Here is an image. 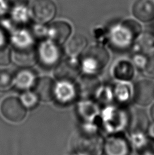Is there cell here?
Segmentation results:
<instances>
[{"mask_svg":"<svg viewBox=\"0 0 154 155\" xmlns=\"http://www.w3.org/2000/svg\"><path fill=\"white\" fill-rule=\"evenodd\" d=\"M80 99H93L98 88L102 84L98 76L82 74L77 80Z\"/></svg>","mask_w":154,"mask_h":155,"instance_id":"14","label":"cell"},{"mask_svg":"<svg viewBox=\"0 0 154 155\" xmlns=\"http://www.w3.org/2000/svg\"><path fill=\"white\" fill-rule=\"evenodd\" d=\"M150 124V118L145 110L130 106V118L126 129V134L130 139L147 135Z\"/></svg>","mask_w":154,"mask_h":155,"instance_id":"7","label":"cell"},{"mask_svg":"<svg viewBox=\"0 0 154 155\" xmlns=\"http://www.w3.org/2000/svg\"><path fill=\"white\" fill-rule=\"evenodd\" d=\"M147 135H149L150 137H154V122L151 123L149 128H148V130H147Z\"/></svg>","mask_w":154,"mask_h":155,"instance_id":"33","label":"cell"},{"mask_svg":"<svg viewBox=\"0 0 154 155\" xmlns=\"http://www.w3.org/2000/svg\"><path fill=\"white\" fill-rule=\"evenodd\" d=\"M37 80L35 71L29 68H23L14 76L13 86L20 91H29L34 88Z\"/></svg>","mask_w":154,"mask_h":155,"instance_id":"17","label":"cell"},{"mask_svg":"<svg viewBox=\"0 0 154 155\" xmlns=\"http://www.w3.org/2000/svg\"><path fill=\"white\" fill-rule=\"evenodd\" d=\"M81 74L78 58L67 57L54 68V75L57 80L75 82Z\"/></svg>","mask_w":154,"mask_h":155,"instance_id":"11","label":"cell"},{"mask_svg":"<svg viewBox=\"0 0 154 155\" xmlns=\"http://www.w3.org/2000/svg\"><path fill=\"white\" fill-rule=\"evenodd\" d=\"M70 25L64 21H58L52 23L47 29V35L49 40L59 45L64 44L71 34Z\"/></svg>","mask_w":154,"mask_h":155,"instance_id":"18","label":"cell"},{"mask_svg":"<svg viewBox=\"0 0 154 155\" xmlns=\"http://www.w3.org/2000/svg\"><path fill=\"white\" fill-rule=\"evenodd\" d=\"M73 155H75V154H73Z\"/></svg>","mask_w":154,"mask_h":155,"instance_id":"35","label":"cell"},{"mask_svg":"<svg viewBox=\"0 0 154 155\" xmlns=\"http://www.w3.org/2000/svg\"><path fill=\"white\" fill-rule=\"evenodd\" d=\"M149 116L153 122H154V101L151 105L150 109H149Z\"/></svg>","mask_w":154,"mask_h":155,"instance_id":"34","label":"cell"},{"mask_svg":"<svg viewBox=\"0 0 154 155\" xmlns=\"http://www.w3.org/2000/svg\"><path fill=\"white\" fill-rule=\"evenodd\" d=\"M20 100L26 109H32L37 106L40 99L34 91L29 90L24 91Z\"/></svg>","mask_w":154,"mask_h":155,"instance_id":"26","label":"cell"},{"mask_svg":"<svg viewBox=\"0 0 154 155\" xmlns=\"http://www.w3.org/2000/svg\"><path fill=\"white\" fill-rule=\"evenodd\" d=\"M133 13L135 17L143 22L154 19V0H136L133 5Z\"/></svg>","mask_w":154,"mask_h":155,"instance_id":"20","label":"cell"},{"mask_svg":"<svg viewBox=\"0 0 154 155\" xmlns=\"http://www.w3.org/2000/svg\"><path fill=\"white\" fill-rule=\"evenodd\" d=\"M148 57L149 56L142 53V52H134L130 61L133 63L136 70H137L140 71H143L147 64Z\"/></svg>","mask_w":154,"mask_h":155,"instance_id":"27","label":"cell"},{"mask_svg":"<svg viewBox=\"0 0 154 155\" xmlns=\"http://www.w3.org/2000/svg\"><path fill=\"white\" fill-rule=\"evenodd\" d=\"M56 12V5L52 0H35L33 4V16L39 23L43 24L50 21Z\"/></svg>","mask_w":154,"mask_h":155,"instance_id":"13","label":"cell"},{"mask_svg":"<svg viewBox=\"0 0 154 155\" xmlns=\"http://www.w3.org/2000/svg\"><path fill=\"white\" fill-rule=\"evenodd\" d=\"M104 136L97 127L79 124L71 139L75 155H104Z\"/></svg>","mask_w":154,"mask_h":155,"instance_id":"1","label":"cell"},{"mask_svg":"<svg viewBox=\"0 0 154 155\" xmlns=\"http://www.w3.org/2000/svg\"><path fill=\"white\" fill-rule=\"evenodd\" d=\"M5 43H6V38L4 32L0 30V48L5 46Z\"/></svg>","mask_w":154,"mask_h":155,"instance_id":"32","label":"cell"},{"mask_svg":"<svg viewBox=\"0 0 154 155\" xmlns=\"http://www.w3.org/2000/svg\"><path fill=\"white\" fill-rule=\"evenodd\" d=\"M75 112L79 124L97 127L98 129V123L102 107L93 99H79L75 104Z\"/></svg>","mask_w":154,"mask_h":155,"instance_id":"5","label":"cell"},{"mask_svg":"<svg viewBox=\"0 0 154 155\" xmlns=\"http://www.w3.org/2000/svg\"><path fill=\"white\" fill-rule=\"evenodd\" d=\"M12 61V53L10 50L5 46L0 48V66L10 64Z\"/></svg>","mask_w":154,"mask_h":155,"instance_id":"29","label":"cell"},{"mask_svg":"<svg viewBox=\"0 0 154 155\" xmlns=\"http://www.w3.org/2000/svg\"><path fill=\"white\" fill-rule=\"evenodd\" d=\"M37 59L46 68H55L63 59V51L60 45L50 40L42 41L36 51Z\"/></svg>","mask_w":154,"mask_h":155,"instance_id":"8","label":"cell"},{"mask_svg":"<svg viewBox=\"0 0 154 155\" xmlns=\"http://www.w3.org/2000/svg\"><path fill=\"white\" fill-rule=\"evenodd\" d=\"M134 148L130 137L125 132L104 136V155H133Z\"/></svg>","mask_w":154,"mask_h":155,"instance_id":"6","label":"cell"},{"mask_svg":"<svg viewBox=\"0 0 154 155\" xmlns=\"http://www.w3.org/2000/svg\"><path fill=\"white\" fill-rule=\"evenodd\" d=\"M12 58L16 65L23 68H29L37 61L36 51L33 48L25 50H16L13 52Z\"/></svg>","mask_w":154,"mask_h":155,"instance_id":"23","label":"cell"},{"mask_svg":"<svg viewBox=\"0 0 154 155\" xmlns=\"http://www.w3.org/2000/svg\"><path fill=\"white\" fill-rule=\"evenodd\" d=\"M14 76L10 71L0 69V90H5L13 86Z\"/></svg>","mask_w":154,"mask_h":155,"instance_id":"28","label":"cell"},{"mask_svg":"<svg viewBox=\"0 0 154 155\" xmlns=\"http://www.w3.org/2000/svg\"><path fill=\"white\" fill-rule=\"evenodd\" d=\"M111 76L116 81L130 82L136 74V69L130 60L120 59L112 66Z\"/></svg>","mask_w":154,"mask_h":155,"instance_id":"15","label":"cell"},{"mask_svg":"<svg viewBox=\"0 0 154 155\" xmlns=\"http://www.w3.org/2000/svg\"><path fill=\"white\" fill-rule=\"evenodd\" d=\"M56 82L50 77L43 76L37 78L34 86V92L42 101L54 100V88Z\"/></svg>","mask_w":154,"mask_h":155,"instance_id":"19","label":"cell"},{"mask_svg":"<svg viewBox=\"0 0 154 155\" xmlns=\"http://www.w3.org/2000/svg\"><path fill=\"white\" fill-rule=\"evenodd\" d=\"M114 104L122 106H130L133 102V86L129 82H119L113 83Z\"/></svg>","mask_w":154,"mask_h":155,"instance_id":"16","label":"cell"},{"mask_svg":"<svg viewBox=\"0 0 154 155\" xmlns=\"http://www.w3.org/2000/svg\"><path fill=\"white\" fill-rule=\"evenodd\" d=\"M154 101V80L143 78L133 85V102L139 107L149 106Z\"/></svg>","mask_w":154,"mask_h":155,"instance_id":"10","label":"cell"},{"mask_svg":"<svg viewBox=\"0 0 154 155\" xmlns=\"http://www.w3.org/2000/svg\"><path fill=\"white\" fill-rule=\"evenodd\" d=\"M134 47L136 48L135 52H142L147 56L154 54V34L150 32L140 34Z\"/></svg>","mask_w":154,"mask_h":155,"instance_id":"25","label":"cell"},{"mask_svg":"<svg viewBox=\"0 0 154 155\" xmlns=\"http://www.w3.org/2000/svg\"><path fill=\"white\" fill-rule=\"evenodd\" d=\"M7 4L14 8H21L25 6L28 2V0H6Z\"/></svg>","mask_w":154,"mask_h":155,"instance_id":"31","label":"cell"},{"mask_svg":"<svg viewBox=\"0 0 154 155\" xmlns=\"http://www.w3.org/2000/svg\"><path fill=\"white\" fill-rule=\"evenodd\" d=\"M130 140L136 155H154V137L145 135Z\"/></svg>","mask_w":154,"mask_h":155,"instance_id":"22","label":"cell"},{"mask_svg":"<svg viewBox=\"0 0 154 155\" xmlns=\"http://www.w3.org/2000/svg\"><path fill=\"white\" fill-rule=\"evenodd\" d=\"M87 46V38L81 34H75L68 41L65 48L66 53L68 57L78 58L86 49Z\"/></svg>","mask_w":154,"mask_h":155,"instance_id":"21","label":"cell"},{"mask_svg":"<svg viewBox=\"0 0 154 155\" xmlns=\"http://www.w3.org/2000/svg\"><path fill=\"white\" fill-rule=\"evenodd\" d=\"M143 72L151 79H154V54L148 57L146 66Z\"/></svg>","mask_w":154,"mask_h":155,"instance_id":"30","label":"cell"},{"mask_svg":"<svg viewBox=\"0 0 154 155\" xmlns=\"http://www.w3.org/2000/svg\"><path fill=\"white\" fill-rule=\"evenodd\" d=\"M141 26L134 20H127L112 30L108 37L110 48L116 52H126L134 48L141 34Z\"/></svg>","mask_w":154,"mask_h":155,"instance_id":"3","label":"cell"},{"mask_svg":"<svg viewBox=\"0 0 154 155\" xmlns=\"http://www.w3.org/2000/svg\"><path fill=\"white\" fill-rule=\"evenodd\" d=\"M80 99L77 82L57 80L55 84L54 100L63 106L75 104Z\"/></svg>","mask_w":154,"mask_h":155,"instance_id":"9","label":"cell"},{"mask_svg":"<svg viewBox=\"0 0 154 155\" xmlns=\"http://www.w3.org/2000/svg\"><path fill=\"white\" fill-rule=\"evenodd\" d=\"M130 107L114 104L103 107L98 128L104 136L117 133H126L130 118Z\"/></svg>","mask_w":154,"mask_h":155,"instance_id":"2","label":"cell"},{"mask_svg":"<svg viewBox=\"0 0 154 155\" xmlns=\"http://www.w3.org/2000/svg\"><path fill=\"white\" fill-rule=\"evenodd\" d=\"M93 99L102 107L114 104L113 83H103L98 88Z\"/></svg>","mask_w":154,"mask_h":155,"instance_id":"24","label":"cell"},{"mask_svg":"<svg viewBox=\"0 0 154 155\" xmlns=\"http://www.w3.org/2000/svg\"><path fill=\"white\" fill-rule=\"evenodd\" d=\"M0 110L3 116L10 122L19 123L23 121L27 114V109L20 99L16 97H8L2 101Z\"/></svg>","mask_w":154,"mask_h":155,"instance_id":"12","label":"cell"},{"mask_svg":"<svg viewBox=\"0 0 154 155\" xmlns=\"http://www.w3.org/2000/svg\"><path fill=\"white\" fill-rule=\"evenodd\" d=\"M82 74L98 76L110 61L109 51L101 44L90 46L78 57Z\"/></svg>","mask_w":154,"mask_h":155,"instance_id":"4","label":"cell"}]
</instances>
